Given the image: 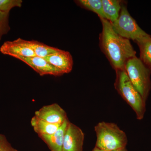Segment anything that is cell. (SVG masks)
Instances as JSON below:
<instances>
[{
  "instance_id": "obj_1",
  "label": "cell",
  "mask_w": 151,
  "mask_h": 151,
  "mask_svg": "<svg viewBox=\"0 0 151 151\" xmlns=\"http://www.w3.org/2000/svg\"><path fill=\"white\" fill-rule=\"evenodd\" d=\"M100 19L103 28L100 35V48L114 70H124L126 63L136 56V52L130 40L118 35L109 21Z\"/></svg>"
},
{
  "instance_id": "obj_2",
  "label": "cell",
  "mask_w": 151,
  "mask_h": 151,
  "mask_svg": "<svg viewBox=\"0 0 151 151\" xmlns=\"http://www.w3.org/2000/svg\"><path fill=\"white\" fill-rule=\"evenodd\" d=\"M97 141L95 147L104 151L125 148L128 143L124 131L113 123L100 122L94 127Z\"/></svg>"
},
{
  "instance_id": "obj_3",
  "label": "cell",
  "mask_w": 151,
  "mask_h": 151,
  "mask_svg": "<svg viewBox=\"0 0 151 151\" xmlns=\"http://www.w3.org/2000/svg\"><path fill=\"white\" fill-rule=\"evenodd\" d=\"M114 86L124 100L136 113L137 119L142 120L146 111V102L135 89L124 70H116Z\"/></svg>"
},
{
  "instance_id": "obj_4",
  "label": "cell",
  "mask_w": 151,
  "mask_h": 151,
  "mask_svg": "<svg viewBox=\"0 0 151 151\" xmlns=\"http://www.w3.org/2000/svg\"><path fill=\"white\" fill-rule=\"evenodd\" d=\"M125 70L132 84L146 102L151 89V70L136 56L127 61Z\"/></svg>"
},
{
  "instance_id": "obj_5",
  "label": "cell",
  "mask_w": 151,
  "mask_h": 151,
  "mask_svg": "<svg viewBox=\"0 0 151 151\" xmlns=\"http://www.w3.org/2000/svg\"><path fill=\"white\" fill-rule=\"evenodd\" d=\"M111 24L113 29L118 35L136 42L150 35L140 27L124 4H122L119 18Z\"/></svg>"
},
{
  "instance_id": "obj_6",
  "label": "cell",
  "mask_w": 151,
  "mask_h": 151,
  "mask_svg": "<svg viewBox=\"0 0 151 151\" xmlns=\"http://www.w3.org/2000/svg\"><path fill=\"white\" fill-rule=\"evenodd\" d=\"M84 138L82 130L69 122L64 135L63 151H83Z\"/></svg>"
},
{
  "instance_id": "obj_7",
  "label": "cell",
  "mask_w": 151,
  "mask_h": 151,
  "mask_svg": "<svg viewBox=\"0 0 151 151\" xmlns=\"http://www.w3.org/2000/svg\"><path fill=\"white\" fill-rule=\"evenodd\" d=\"M0 52L3 54L13 57L17 59L21 57L36 56L33 50L27 45L26 40L20 38L4 42L0 47Z\"/></svg>"
},
{
  "instance_id": "obj_8",
  "label": "cell",
  "mask_w": 151,
  "mask_h": 151,
  "mask_svg": "<svg viewBox=\"0 0 151 151\" xmlns=\"http://www.w3.org/2000/svg\"><path fill=\"white\" fill-rule=\"evenodd\" d=\"M35 116L50 124L60 125L68 119L65 111L56 103L43 106L35 112Z\"/></svg>"
},
{
  "instance_id": "obj_9",
  "label": "cell",
  "mask_w": 151,
  "mask_h": 151,
  "mask_svg": "<svg viewBox=\"0 0 151 151\" xmlns=\"http://www.w3.org/2000/svg\"><path fill=\"white\" fill-rule=\"evenodd\" d=\"M17 59L27 64L41 76L46 75L60 76L63 75L60 70L51 65L44 58L35 56L29 57H21Z\"/></svg>"
},
{
  "instance_id": "obj_10",
  "label": "cell",
  "mask_w": 151,
  "mask_h": 151,
  "mask_svg": "<svg viewBox=\"0 0 151 151\" xmlns=\"http://www.w3.org/2000/svg\"><path fill=\"white\" fill-rule=\"evenodd\" d=\"M44 58L63 74L70 73L73 68V58L69 52L59 49Z\"/></svg>"
},
{
  "instance_id": "obj_11",
  "label": "cell",
  "mask_w": 151,
  "mask_h": 151,
  "mask_svg": "<svg viewBox=\"0 0 151 151\" xmlns=\"http://www.w3.org/2000/svg\"><path fill=\"white\" fill-rule=\"evenodd\" d=\"M66 119L60 125L54 134L51 135H43L39 136L45 142L51 151H63V139L68 124L69 123Z\"/></svg>"
},
{
  "instance_id": "obj_12",
  "label": "cell",
  "mask_w": 151,
  "mask_h": 151,
  "mask_svg": "<svg viewBox=\"0 0 151 151\" xmlns=\"http://www.w3.org/2000/svg\"><path fill=\"white\" fill-rule=\"evenodd\" d=\"M103 14L105 19L111 23L119 18L122 9V1L119 0H102Z\"/></svg>"
},
{
  "instance_id": "obj_13",
  "label": "cell",
  "mask_w": 151,
  "mask_h": 151,
  "mask_svg": "<svg viewBox=\"0 0 151 151\" xmlns=\"http://www.w3.org/2000/svg\"><path fill=\"white\" fill-rule=\"evenodd\" d=\"M31 124L35 132L37 133L39 136L52 134L57 131L61 125L50 124L39 119L35 116L32 119Z\"/></svg>"
},
{
  "instance_id": "obj_14",
  "label": "cell",
  "mask_w": 151,
  "mask_h": 151,
  "mask_svg": "<svg viewBox=\"0 0 151 151\" xmlns=\"http://www.w3.org/2000/svg\"><path fill=\"white\" fill-rule=\"evenodd\" d=\"M136 43L140 50V59L151 70V36L144 38Z\"/></svg>"
},
{
  "instance_id": "obj_15",
  "label": "cell",
  "mask_w": 151,
  "mask_h": 151,
  "mask_svg": "<svg viewBox=\"0 0 151 151\" xmlns=\"http://www.w3.org/2000/svg\"><path fill=\"white\" fill-rule=\"evenodd\" d=\"M27 45L33 50L36 56L45 58L50 55L58 51L59 49L48 46L35 40H26Z\"/></svg>"
},
{
  "instance_id": "obj_16",
  "label": "cell",
  "mask_w": 151,
  "mask_h": 151,
  "mask_svg": "<svg viewBox=\"0 0 151 151\" xmlns=\"http://www.w3.org/2000/svg\"><path fill=\"white\" fill-rule=\"evenodd\" d=\"M76 1L81 7L97 14L99 18L105 19L103 14L102 0H78Z\"/></svg>"
},
{
  "instance_id": "obj_17",
  "label": "cell",
  "mask_w": 151,
  "mask_h": 151,
  "mask_svg": "<svg viewBox=\"0 0 151 151\" xmlns=\"http://www.w3.org/2000/svg\"><path fill=\"white\" fill-rule=\"evenodd\" d=\"M10 12H0V41L10 30L9 22Z\"/></svg>"
},
{
  "instance_id": "obj_18",
  "label": "cell",
  "mask_w": 151,
  "mask_h": 151,
  "mask_svg": "<svg viewBox=\"0 0 151 151\" xmlns=\"http://www.w3.org/2000/svg\"><path fill=\"white\" fill-rule=\"evenodd\" d=\"M22 0H0V12H10L15 7H21L22 4Z\"/></svg>"
},
{
  "instance_id": "obj_19",
  "label": "cell",
  "mask_w": 151,
  "mask_h": 151,
  "mask_svg": "<svg viewBox=\"0 0 151 151\" xmlns=\"http://www.w3.org/2000/svg\"><path fill=\"white\" fill-rule=\"evenodd\" d=\"M0 151H18L13 147L4 135L0 134Z\"/></svg>"
},
{
  "instance_id": "obj_20",
  "label": "cell",
  "mask_w": 151,
  "mask_h": 151,
  "mask_svg": "<svg viewBox=\"0 0 151 151\" xmlns=\"http://www.w3.org/2000/svg\"><path fill=\"white\" fill-rule=\"evenodd\" d=\"M112 151H128L127 150V149L125 148L119 149V150H116Z\"/></svg>"
},
{
  "instance_id": "obj_21",
  "label": "cell",
  "mask_w": 151,
  "mask_h": 151,
  "mask_svg": "<svg viewBox=\"0 0 151 151\" xmlns=\"http://www.w3.org/2000/svg\"><path fill=\"white\" fill-rule=\"evenodd\" d=\"M92 151H104L102 150H100V149H99V148H98L96 147H94V148L93 149V150Z\"/></svg>"
}]
</instances>
